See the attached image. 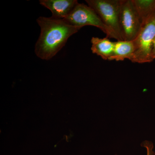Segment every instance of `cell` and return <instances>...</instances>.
Returning <instances> with one entry per match:
<instances>
[{
    "mask_svg": "<svg viewBox=\"0 0 155 155\" xmlns=\"http://www.w3.org/2000/svg\"><path fill=\"white\" fill-rule=\"evenodd\" d=\"M40 4L51 11L52 17L64 19L77 5V0H40Z\"/></svg>",
    "mask_w": 155,
    "mask_h": 155,
    "instance_id": "cell-6",
    "label": "cell"
},
{
    "mask_svg": "<svg viewBox=\"0 0 155 155\" xmlns=\"http://www.w3.org/2000/svg\"><path fill=\"white\" fill-rule=\"evenodd\" d=\"M87 5L93 9L103 22L123 40L120 29L121 0H85Z\"/></svg>",
    "mask_w": 155,
    "mask_h": 155,
    "instance_id": "cell-4",
    "label": "cell"
},
{
    "mask_svg": "<svg viewBox=\"0 0 155 155\" xmlns=\"http://www.w3.org/2000/svg\"><path fill=\"white\" fill-rule=\"evenodd\" d=\"M155 38V13L143 23L138 35L134 40L135 51L130 61L138 64L153 61L151 51Z\"/></svg>",
    "mask_w": 155,
    "mask_h": 155,
    "instance_id": "cell-3",
    "label": "cell"
},
{
    "mask_svg": "<svg viewBox=\"0 0 155 155\" xmlns=\"http://www.w3.org/2000/svg\"><path fill=\"white\" fill-rule=\"evenodd\" d=\"M119 23L123 40L136 38L142 23L132 0H121Z\"/></svg>",
    "mask_w": 155,
    "mask_h": 155,
    "instance_id": "cell-5",
    "label": "cell"
},
{
    "mask_svg": "<svg viewBox=\"0 0 155 155\" xmlns=\"http://www.w3.org/2000/svg\"><path fill=\"white\" fill-rule=\"evenodd\" d=\"M91 43L92 52L104 60L109 61L114 53L115 42L111 41L107 37L103 38L93 37Z\"/></svg>",
    "mask_w": 155,
    "mask_h": 155,
    "instance_id": "cell-7",
    "label": "cell"
},
{
    "mask_svg": "<svg viewBox=\"0 0 155 155\" xmlns=\"http://www.w3.org/2000/svg\"><path fill=\"white\" fill-rule=\"evenodd\" d=\"M151 58L152 61L155 59V38L153 42L152 48L151 51Z\"/></svg>",
    "mask_w": 155,
    "mask_h": 155,
    "instance_id": "cell-11",
    "label": "cell"
},
{
    "mask_svg": "<svg viewBox=\"0 0 155 155\" xmlns=\"http://www.w3.org/2000/svg\"><path fill=\"white\" fill-rule=\"evenodd\" d=\"M138 12L142 25L155 13V0H132Z\"/></svg>",
    "mask_w": 155,
    "mask_h": 155,
    "instance_id": "cell-9",
    "label": "cell"
},
{
    "mask_svg": "<svg viewBox=\"0 0 155 155\" xmlns=\"http://www.w3.org/2000/svg\"><path fill=\"white\" fill-rule=\"evenodd\" d=\"M135 51L134 41L120 40L115 42L113 55L109 61H124L125 59L130 61Z\"/></svg>",
    "mask_w": 155,
    "mask_h": 155,
    "instance_id": "cell-8",
    "label": "cell"
},
{
    "mask_svg": "<svg viewBox=\"0 0 155 155\" xmlns=\"http://www.w3.org/2000/svg\"><path fill=\"white\" fill-rule=\"evenodd\" d=\"M64 20L74 26L83 27L91 25L100 28L108 38L119 39L116 33L103 22L96 12L87 5L78 3Z\"/></svg>",
    "mask_w": 155,
    "mask_h": 155,
    "instance_id": "cell-2",
    "label": "cell"
},
{
    "mask_svg": "<svg viewBox=\"0 0 155 155\" xmlns=\"http://www.w3.org/2000/svg\"><path fill=\"white\" fill-rule=\"evenodd\" d=\"M141 146L146 149L147 155H155L153 144L151 142L146 140L142 143Z\"/></svg>",
    "mask_w": 155,
    "mask_h": 155,
    "instance_id": "cell-10",
    "label": "cell"
},
{
    "mask_svg": "<svg viewBox=\"0 0 155 155\" xmlns=\"http://www.w3.org/2000/svg\"><path fill=\"white\" fill-rule=\"evenodd\" d=\"M37 22L41 33L35 45V54L41 59L48 61L61 51L73 35L82 27L74 26L64 19L39 17Z\"/></svg>",
    "mask_w": 155,
    "mask_h": 155,
    "instance_id": "cell-1",
    "label": "cell"
}]
</instances>
